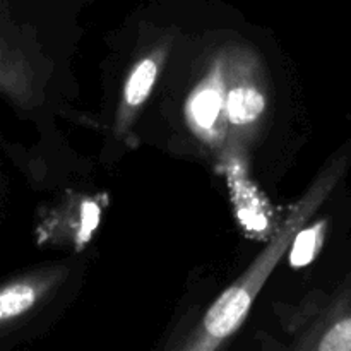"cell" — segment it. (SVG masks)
<instances>
[{
  "instance_id": "6da1fadb",
  "label": "cell",
  "mask_w": 351,
  "mask_h": 351,
  "mask_svg": "<svg viewBox=\"0 0 351 351\" xmlns=\"http://www.w3.org/2000/svg\"><path fill=\"white\" fill-rule=\"evenodd\" d=\"M343 170H345V161H339V163L332 165L331 170L324 177L319 178L314 189L302 201V206L298 208V211L293 213V216L287 223L283 232L267 247V250L257 259V263L250 267L247 276L237 281L235 287L230 288L228 291H225L221 295V298L216 300V304L213 305L211 311L208 312V315L204 319V331L209 339H223L239 328L240 322L243 321V317L249 312L250 304L254 300V295L259 291L263 281L271 273V269L278 263V259H280L283 250L288 247V243L293 240L297 230L304 225V221L311 216V213L329 194L332 185L343 175Z\"/></svg>"
},
{
  "instance_id": "7a4b0ae2",
  "label": "cell",
  "mask_w": 351,
  "mask_h": 351,
  "mask_svg": "<svg viewBox=\"0 0 351 351\" xmlns=\"http://www.w3.org/2000/svg\"><path fill=\"white\" fill-rule=\"evenodd\" d=\"M158 65L153 58L141 62L130 74L125 84V101L129 106H137L149 96L151 88L156 81Z\"/></svg>"
},
{
  "instance_id": "3957f363",
  "label": "cell",
  "mask_w": 351,
  "mask_h": 351,
  "mask_svg": "<svg viewBox=\"0 0 351 351\" xmlns=\"http://www.w3.org/2000/svg\"><path fill=\"white\" fill-rule=\"evenodd\" d=\"M263 110L264 98L256 89H235L228 98V115L235 123L252 122L261 115Z\"/></svg>"
},
{
  "instance_id": "277c9868",
  "label": "cell",
  "mask_w": 351,
  "mask_h": 351,
  "mask_svg": "<svg viewBox=\"0 0 351 351\" xmlns=\"http://www.w3.org/2000/svg\"><path fill=\"white\" fill-rule=\"evenodd\" d=\"M36 300V291L29 285H14L0 291V321L24 314Z\"/></svg>"
},
{
  "instance_id": "5b68a950",
  "label": "cell",
  "mask_w": 351,
  "mask_h": 351,
  "mask_svg": "<svg viewBox=\"0 0 351 351\" xmlns=\"http://www.w3.org/2000/svg\"><path fill=\"white\" fill-rule=\"evenodd\" d=\"M322 226L324 223H317L312 228L304 230L297 235L293 243V250H291L290 263L293 267H304L314 259L315 252H317V247L321 243L322 239Z\"/></svg>"
},
{
  "instance_id": "8992f818",
  "label": "cell",
  "mask_w": 351,
  "mask_h": 351,
  "mask_svg": "<svg viewBox=\"0 0 351 351\" xmlns=\"http://www.w3.org/2000/svg\"><path fill=\"white\" fill-rule=\"evenodd\" d=\"M221 108V98L215 89H204L192 99V117L201 127H211Z\"/></svg>"
},
{
  "instance_id": "52a82bcc",
  "label": "cell",
  "mask_w": 351,
  "mask_h": 351,
  "mask_svg": "<svg viewBox=\"0 0 351 351\" xmlns=\"http://www.w3.org/2000/svg\"><path fill=\"white\" fill-rule=\"evenodd\" d=\"M317 348L326 351H351V317L341 319L338 324L332 326Z\"/></svg>"
}]
</instances>
